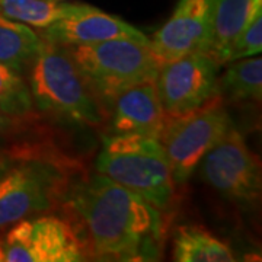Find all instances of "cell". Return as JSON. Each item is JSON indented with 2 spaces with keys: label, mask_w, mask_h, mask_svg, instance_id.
<instances>
[{
  "label": "cell",
  "mask_w": 262,
  "mask_h": 262,
  "mask_svg": "<svg viewBox=\"0 0 262 262\" xmlns=\"http://www.w3.org/2000/svg\"><path fill=\"white\" fill-rule=\"evenodd\" d=\"M173 259L178 262H233L229 245L196 225L179 226L173 237Z\"/></svg>",
  "instance_id": "obj_14"
},
{
  "label": "cell",
  "mask_w": 262,
  "mask_h": 262,
  "mask_svg": "<svg viewBox=\"0 0 262 262\" xmlns=\"http://www.w3.org/2000/svg\"><path fill=\"white\" fill-rule=\"evenodd\" d=\"M232 127L222 95L191 113L166 118L158 140L168 159L173 182L187 184L201 159Z\"/></svg>",
  "instance_id": "obj_6"
},
{
  "label": "cell",
  "mask_w": 262,
  "mask_h": 262,
  "mask_svg": "<svg viewBox=\"0 0 262 262\" xmlns=\"http://www.w3.org/2000/svg\"><path fill=\"white\" fill-rule=\"evenodd\" d=\"M70 8L69 3L54 0H0L2 16L38 29L47 28L64 18Z\"/></svg>",
  "instance_id": "obj_17"
},
{
  "label": "cell",
  "mask_w": 262,
  "mask_h": 262,
  "mask_svg": "<svg viewBox=\"0 0 262 262\" xmlns=\"http://www.w3.org/2000/svg\"><path fill=\"white\" fill-rule=\"evenodd\" d=\"M25 76L39 111L94 128L108 121L106 106L63 46L44 41Z\"/></svg>",
  "instance_id": "obj_2"
},
{
  "label": "cell",
  "mask_w": 262,
  "mask_h": 262,
  "mask_svg": "<svg viewBox=\"0 0 262 262\" xmlns=\"http://www.w3.org/2000/svg\"><path fill=\"white\" fill-rule=\"evenodd\" d=\"M69 187V175L58 159L18 155L0 178V229L51 211L64 200Z\"/></svg>",
  "instance_id": "obj_5"
},
{
  "label": "cell",
  "mask_w": 262,
  "mask_h": 262,
  "mask_svg": "<svg viewBox=\"0 0 262 262\" xmlns=\"http://www.w3.org/2000/svg\"><path fill=\"white\" fill-rule=\"evenodd\" d=\"M54 2H61V0H54Z\"/></svg>",
  "instance_id": "obj_22"
},
{
  "label": "cell",
  "mask_w": 262,
  "mask_h": 262,
  "mask_svg": "<svg viewBox=\"0 0 262 262\" xmlns=\"http://www.w3.org/2000/svg\"><path fill=\"white\" fill-rule=\"evenodd\" d=\"M262 50V12L251 20V24L234 42L232 53L229 57V63L234 60H241L246 57L259 56Z\"/></svg>",
  "instance_id": "obj_19"
},
{
  "label": "cell",
  "mask_w": 262,
  "mask_h": 262,
  "mask_svg": "<svg viewBox=\"0 0 262 262\" xmlns=\"http://www.w3.org/2000/svg\"><path fill=\"white\" fill-rule=\"evenodd\" d=\"M108 114L114 134L137 133L159 139L166 121L155 79L124 89L111 101Z\"/></svg>",
  "instance_id": "obj_12"
},
{
  "label": "cell",
  "mask_w": 262,
  "mask_h": 262,
  "mask_svg": "<svg viewBox=\"0 0 262 262\" xmlns=\"http://www.w3.org/2000/svg\"><path fill=\"white\" fill-rule=\"evenodd\" d=\"M0 234V262H79L88 253L75 225L57 215L28 217Z\"/></svg>",
  "instance_id": "obj_7"
},
{
  "label": "cell",
  "mask_w": 262,
  "mask_h": 262,
  "mask_svg": "<svg viewBox=\"0 0 262 262\" xmlns=\"http://www.w3.org/2000/svg\"><path fill=\"white\" fill-rule=\"evenodd\" d=\"M25 118H18L6 114L3 110H0V139L10 134L19 127H22V122Z\"/></svg>",
  "instance_id": "obj_20"
},
{
  "label": "cell",
  "mask_w": 262,
  "mask_h": 262,
  "mask_svg": "<svg viewBox=\"0 0 262 262\" xmlns=\"http://www.w3.org/2000/svg\"><path fill=\"white\" fill-rule=\"evenodd\" d=\"M219 67L204 53L160 64L155 82L166 118L191 113L220 96Z\"/></svg>",
  "instance_id": "obj_9"
},
{
  "label": "cell",
  "mask_w": 262,
  "mask_h": 262,
  "mask_svg": "<svg viewBox=\"0 0 262 262\" xmlns=\"http://www.w3.org/2000/svg\"><path fill=\"white\" fill-rule=\"evenodd\" d=\"M64 207L84 230L88 256L99 261H156L168 219L163 211L99 172L69 187Z\"/></svg>",
  "instance_id": "obj_1"
},
{
  "label": "cell",
  "mask_w": 262,
  "mask_h": 262,
  "mask_svg": "<svg viewBox=\"0 0 262 262\" xmlns=\"http://www.w3.org/2000/svg\"><path fill=\"white\" fill-rule=\"evenodd\" d=\"M15 159H16V158L13 156V153H12V155L0 153V178L5 175V172H6V170L13 165Z\"/></svg>",
  "instance_id": "obj_21"
},
{
  "label": "cell",
  "mask_w": 262,
  "mask_h": 262,
  "mask_svg": "<svg viewBox=\"0 0 262 262\" xmlns=\"http://www.w3.org/2000/svg\"><path fill=\"white\" fill-rule=\"evenodd\" d=\"M34 102L24 76L9 66L0 63V110L18 118L34 114Z\"/></svg>",
  "instance_id": "obj_18"
},
{
  "label": "cell",
  "mask_w": 262,
  "mask_h": 262,
  "mask_svg": "<svg viewBox=\"0 0 262 262\" xmlns=\"http://www.w3.org/2000/svg\"><path fill=\"white\" fill-rule=\"evenodd\" d=\"M259 12L262 0H208V38L204 54L219 66L229 63L234 42Z\"/></svg>",
  "instance_id": "obj_13"
},
{
  "label": "cell",
  "mask_w": 262,
  "mask_h": 262,
  "mask_svg": "<svg viewBox=\"0 0 262 262\" xmlns=\"http://www.w3.org/2000/svg\"><path fill=\"white\" fill-rule=\"evenodd\" d=\"M66 48L106 110L124 89L156 79L160 67L149 42L128 38Z\"/></svg>",
  "instance_id": "obj_4"
},
{
  "label": "cell",
  "mask_w": 262,
  "mask_h": 262,
  "mask_svg": "<svg viewBox=\"0 0 262 262\" xmlns=\"http://www.w3.org/2000/svg\"><path fill=\"white\" fill-rule=\"evenodd\" d=\"M225 75L219 79V92L232 101H261L262 58L246 57L230 61Z\"/></svg>",
  "instance_id": "obj_16"
},
{
  "label": "cell",
  "mask_w": 262,
  "mask_h": 262,
  "mask_svg": "<svg viewBox=\"0 0 262 262\" xmlns=\"http://www.w3.org/2000/svg\"><path fill=\"white\" fill-rule=\"evenodd\" d=\"M95 169L163 213L175 206L177 184L163 147L155 137L128 133L105 139Z\"/></svg>",
  "instance_id": "obj_3"
},
{
  "label": "cell",
  "mask_w": 262,
  "mask_h": 262,
  "mask_svg": "<svg viewBox=\"0 0 262 262\" xmlns=\"http://www.w3.org/2000/svg\"><path fill=\"white\" fill-rule=\"evenodd\" d=\"M42 42L44 39L31 27L0 15V63L25 76Z\"/></svg>",
  "instance_id": "obj_15"
},
{
  "label": "cell",
  "mask_w": 262,
  "mask_h": 262,
  "mask_svg": "<svg viewBox=\"0 0 262 262\" xmlns=\"http://www.w3.org/2000/svg\"><path fill=\"white\" fill-rule=\"evenodd\" d=\"M201 177L210 187L241 206H253L261 198V160L233 127L201 159Z\"/></svg>",
  "instance_id": "obj_8"
},
{
  "label": "cell",
  "mask_w": 262,
  "mask_h": 262,
  "mask_svg": "<svg viewBox=\"0 0 262 262\" xmlns=\"http://www.w3.org/2000/svg\"><path fill=\"white\" fill-rule=\"evenodd\" d=\"M208 38V0H178L172 16L149 39L159 64L191 53H204Z\"/></svg>",
  "instance_id": "obj_11"
},
{
  "label": "cell",
  "mask_w": 262,
  "mask_h": 262,
  "mask_svg": "<svg viewBox=\"0 0 262 262\" xmlns=\"http://www.w3.org/2000/svg\"><path fill=\"white\" fill-rule=\"evenodd\" d=\"M38 34L44 41L63 47L95 44L117 38L149 42V38L125 20L89 5H72L64 18L39 29Z\"/></svg>",
  "instance_id": "obj_10"
}]
</instances>
